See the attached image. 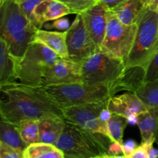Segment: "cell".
Listing matches in <instances>:
<instances>
[{
	"instance_id": "obj_1",
	"label": "cell",
	"mask_w": 158,
	"mask_h": 158,
	"mask_svg": "<svg viewBox=\"0 0 158 158\" xmlns=\"http://www.w3.org/2000/svg\"><path fill=\"white\" fill-rule=\"evenodd\" d=\"M0 88L6 97L0 102L1 120L18 125L22 121L40 120L49 116L63 118V110L52 103L36 88L15 82Z\"/></svg>"
},
{
	"instance_id": "obj_15",
	"label": "cell",
	"mask_w": 158,
	"mask_h": 158,
	"mask_svg": "<svg viewBox=\"0 0 158 158\" xmlns=\"http://www.w3.org/2000/svg\"><path fill=\"white\" fill-rule=\"evenodd\" d=\"M72 14L70 9L60 0H43L33 12L34 25L41 29L45 23Z\"/></svg>"
},
{
	"instance_id": "obj_35",
	"label": "cell",
	"mask_w": 158,
	"mask_h": 158,
	"mask_svg": "<svg viewBox=\"0 0 158 158\" xmlns=\"http://www.w3.org/2000/svg\"><path fill=\"white\" fill-rule=\"evenodd\" d=\"M146 145L147 148H148V155H149L150 158H158V150L157 149L154 148L153 145L154 144H148V143H143Z\"/></svg>"
},
{
	"instance_id": "obj_2",
	"label": "cell",
	"mask_w": 158,
	"mask_h": 158,
	"mask_svg": "<svg viewBox=\"0 0 158 158\" xmlns=\"http://www.w3.org/2000/svg\"><path fill=\"white\" fill-rule=\"evenodd\" d=\"M0 32L9 47L10 54L19 60L33 41L36 27L13 0H6L0 6Z\"/></svg>"
},
{
	"instance_id": "obj_12",
	"label": "cell",
	"mask_w": 158,
	"mask_h": 158,
	"mask_svg": "<svg viewBox=\"0 0 158 158\" xmlns=\"http://www.w3.org/2000/svg\"><path fill=\"white\" fill-rule=\"evenodd\" d=\"M80 14L90 37L97 46L101 49L107 26V9L98 3Z\"/></svg>"
},
{
	"instance_id": "obj_9",
	"label": "cell",
	"mask_w": 158,
	"mask_h": 158,
	"mask_svg": "<svg viewBox=\"0 0 158 158\" xmlns=\"http://www.w3.org/2000/svg\"><path fill=\"white\" fill-rule=\"evenodd\" d=\"M108 101L83 104L63 108V118L66 122L74 124L94 133H99L109 138L107 124L102 122L100 114L107 108Z\"/></svg>"
},
{
	"instance_id": "obj_13",
	"label": "cell",
	"mask_w": 158,
	"mask_h": 158,
	"mask_svg": "<svg viewBox=\"0 0 158 158\" xmlns=\"http://www.w3.org/2000/svg\"><path fill=\"white\" fill-rule=\"evenodd\" d=\"M146 70L147 68L140 65L125 67L121 75L110 87L112 96L120 91L137 92L146 83Z\"/></svg>"
},
{
	"instance_id": "obj_39",
	"label": "cell",
	"mask_w": 158,
	"mask_h": 158,
	"mask_svg": "<svg viewBox=\"0 0 158 158\" xmlns=\"http://www.w3.org/2000/svg\"><path fill=\"white\" fill-rule=\"evenodd\" d=\"M5 1H6V0H0V6H1V5L2 4V3L4 2ZM13 1L15 2H17V3H18V4H19V3L23 2L26 1V0H13Z\"/></svg>"
},
{
	"instance_id": "obj_4",
	"label": "cell",
	"mask_w": 158,
	"mask_h": 158,
	"mask_svg": "<svg viewBox=\"0 0 158 158\" xmlns=\"http://www.w3.org/2000/svg\"><path fill=\"white\" fill-rule=\"evenodd\" d=\"M137 24L135 40L125 67L140 65L147 68L158 50V12L145 7Z\"/></svg>"
},
{
	"instance_id": "obj_32",
	"label": "cell",
	"mask_w": 158,
	"mask_h": 158,
	"mask_svg": "<svg viewBox=\"0 0 158 158\" xmlns=\"http://www.w3.org/2000/svg\"><path fill=\"white\" fill-rule=\"evenodd\" d=\"M138 146L137 145L135 141L132 140V139H130V140L123 143V155H125L126 156H128Z\"/></svg>"
},
{
	"instance_id": "obj_3",
	"label": "cell",
	"mask_w": 158,
	"mask_h": 158,
	"mask_svg": "<svg viewBox=\"0 0 158 158\" xmlns=\"http://www.w3.org/2000/svg\"><path fill=\"white\" fill-rule=\"evenodd\" d=\"M111 143L107 136L66 122L54 145L64 153L65 158H97L108 153Z\"/></svg>"
},
{
	"instance_id": "obj_22",
	"label": "cell",
	"mask_w": 158,
	"mask_h": 158,
	"mask_svg": "<svg viewBox=\"0 0 158 158\" xmlns=\"http://www.w3.org/2000/svg\"><path fill=\"white\" fill-rule=\"evenodd\" d=\"M23 158H65L64 153L53 144L35 143L23 151Z\"/></svg>"
},
{
	"instance_id": "obj_20",
	"label": "cell",
	"mask_w": 158,
	"mask_h": 158,
	"mask_svg": "<svg viewBox=\"0 0 158 158\" xmlns=\"http://www.w3.org/2000/svg\"><path fill=\"white\" fill-rule=\"evenodd\" d=\"M144 8L142 0H126L110 10L123 24L132 25L137 23Z\"/></svg>"
},
{
	"instance_id": "obj_5",
	"label": "cell",
	"mask_w": 158,
	"mask_h": 158,
	"mask_svg": "<svg viewBox=\"0 0 158 158\" xmlns=\"http://www.w3.org/2000/svg\"><path fill=\"white\" fill-rule=\"evenodd\" d=\"M36 88L61 109L66 107L102 102L112 97L107 87L89 86L84 84L48 85L36 87Z\"/></svg>"
},
{
	"instance_id": "obj_23",
	"label": "cell",
	"mask_w": 158,
	"mask_h": 158,
	"mask_svg": "<svg viewBox=\"0 0 158 158\" xmlns=\"http://www.w3.org/2000/svg\"><path fill=\"white\" fill-rule=\"evenodd\" d=\"M127 124L128 121L127 118L112 113V116L107 122L109 139L112 142H117L123 144V132Z\"/></svg>"
},
{
	"instance_id": "obj_19",
	"label": "cell",
	"mask_w": 158,
	"mask_h": 158,
	"mask_svg": "<svg viewBox=\"0 0 158 158\" xmlns=\"http://www.w3.org/2000/svg\"><path fill=\"white\" fill-rule=\"evenodd\" d=\"M143 143L158 142V110L148 108L138 116L137 122Z\"/></svg>"
},
{
	"instance_id": "obj_18",
	"label": "cell",
	"mask_w": 158,
	"mask_h": 158,
	"mask_svg": "<svg viewBox=\"0 0 158 158\" xmlns=\"http://www.w3.org/2000/svg\"><path fill=\"white\" fill-rule=\"evenodd\" d=\"M67 31L56 32L44 29H38L33 41L43 43L53 50L62 59H69L67 46H66Z\"/></svg>"
},
{
	"instance_id": "obj_26",
	"label": "cell",
	"mask_w": 158,
	"mask_h": 158,
	"mask_svg": "<svg viewBox=\"0 0 158 158\" xmlns=\"http://www.w3.org/2000/svg\"><path fill=\"white\" fill-rule=\"evenodd\" d=\"M70 9L72 13L78 14L100 2V0H60Z\"/></svg>"
},
{
	"instance_id": "obj_37",
	"label": "cell",
	"mask_w": 158,
	"mask_h": 158,
	"mask_svg": "<svg viewBox=\"0 0 158 158\" xmlns=\"http://www.w3.org/2000/svg\"><path fill=\"white\" fill-rule=\"evenodd\" d=\"M128 121V123L131 124V125H135V124H137V122H138V116L137 115H131V116L127 118Z\"/></svg>"
},
{
	"instance_id": "obj_34",
	"label": "cell",
	"mask_w": 158,
	"mask_h": 158,
	"mask_svg": "<svg viewBox=\"0 0 158 158\" xmlns=\"http://www.w3.org/2000/svg\"><path fill=\"white\" fill-rule=\"evenodd\" d=\"M126 0H100V4L104 6L107 9H112L120 3L123 2Z\"/></svg>"
},
{
	"instance_id": "obj_21",
	"label": "cell",
	"mask_w": 158,
	"mask_h": 158,
	"mask_svg": "<svg viewBox=\"0 0 158 158\" xmlns=\"http://www.w3.org/2000/svg\"><path fill=\"white\" fill-rule=\"evenodd\" d=\"M0 142L23 152L28 147L22 139L17 125L2 120L0 122Z\"/></svg>"
},
{
	"instance_id": "obj_16",
	"label": "cell",
	"mask_w": 158,
	"mask_h": 158,
	"mask_svg": "<svg viewBox=\"0 0 158 158\" xmlns=\"http://www.w3.org/2000/svg\"><path fill=\"white\" fill-rule=\"evenodd\" d=\"M18 62L10 54L7 42L0 37V87L15 83Z\"/></svg>"
},
{
	"instance_id": "obj_24",
	"label": "cell",
	"mask_w": 158,
	"mask_h": 158,
	"mask_svg": "<svg viewBox=\"0 0 158 158\" xmlns=\"http://www.w3.org/2000/svg\"><path fill=\"white\" fill-rule=\"evenodd\" d=\"M135 94L147 108L158 110V82H146Z\"/></svg>"
},
{
	"instance_id": "obj_11",
	"label": "cell",
	"mask_w": 158,
	"mask_h": 158,
	"mask_svg": "<svg viewBox=\"0 0 158 158\" xmlns=\"http://www.w3.org/2000/svg\"><path fill=\"white\" fill-rule=\"evenodd\" d=\"M77 83L83 84L81 64L69 59H60L47 70L40 87Z\"/></svg>"
},
{
	"instance_id": "obj_38",
	"label": "cell",
	"mask_w": 158,
	"mask_h": 158,
	"mask_svg": "<svg viewBox=\"0 0 158 158\" xmlns=\"http://www.w3.org/2000/svg\"><path fill=\"white\" fill-rule=\"evenodd\" d=\"M148 7L158 12V0H151Z\"/></svg>"
},
{
	"instance_id": "obj_7",
	"label": "cell",
	"mask_w": 158,
	"mask_h": 158,
	"mask_svg": "<svg viewBox=\"0 0 158 158\" xmlns=\"http://www.w3.org/2000/svg\"><path fill=\"white\" fill-rule=\"evenodd\" d=\"M124 69L125 63L123 60L100 49L81 63L82 81L89 86H105L110 88Z\"/></svg>"
},
{
	"instance_id": "obj_14",
	"label": "cell",
	"mask_w": 158,
	"mask_h": 158,
	"mask_svg": "<svg viewBox=\"0 0 158 158\" xmlns=\"http://www.w3.org/2000/svg\"><path fill=\"white\" fill-rule=\"evenodd\" d=\"M107 108L112 113L125 118L129 117L131 115L139 116L140 113L148 110L134 93H125L120 95L112 96L108 101Z\"/></svg>"
},
{
	"instance_id": "obj_17",
	"label": "cell",
	"mask_w": 158,
	"mask_h": 158,
	"mask_svg": "<svg viewBox=\"0 0 158 158\" xmlns=\"http://www.w3.org/2000/svg\"><path fill=\"white\" fill-rule=\"evenodd\" d=\"M40 129V142L55 144L63 133L66 122L63 118L49 116L38 120Z\"/></svg>"
},
{
	"instance_id": "obj_33",
	"label": "cell",
	"mask_w": 158,
	"mask_h": 158,
	"mask_svg": "<svg viewBox=\"0 0 158 158\" xmlns=\"http://www.w3.org/2000/svg\"><path fill=\"white\" fill-rule=\"evenodd\" d=\"M108 153L113 155H122L123 153V144L117 142H112L109 147Z\"/></svg>"
},
{
	"instance_id": "obj_8",
	"label": "cell",
	"mask_w": 158,
	"mask_h": 158,
	"mask_svg": "<svg viewBox=\"0 0 158 158\" xmlns=\"http://www.w3.org/2000/svg\"><path fill=\"white\" fill-rule=\"evenodd\" d=\"M137 31V23L123 24L110 9H107V26L101 50L125 63L134 46Z\"/></svg>"
},
{
	"instance_id": "obj_25",
	"label": "cell",
	"mask_w": 158,
	"mask_h": 158,
	"mask_svg": "<svg viewBox=\"0 0 158 158\" xmlns=\"http://www.w3.org/2000/svg\"><path fill=\"white\" fill-rule=\"evenodd\" d=\"M22 139L28 146L40 142V129L38 120L27 119L17 125Z\"/></svg>"
},
{
	"instance_id": "obj_36",
	"label": "cell",
	"mask_w": 158,
	"mask_h": 158,
	"mask_svg": "<svg viewBox=\"0 0 158 158\" xmlns=\"http://www.w3.org/2000/svg\"><path fill=\"white\" fill-rule=\"evenodd\" d=\"M97 158H127V156H126L125 155H113L110 154V153H106V154L103 155V156H98Z\"/></svg>"
},
{
	"instance_id": "obj_27",
	"label": "cell",
	"mask_w": 158,
	"mask_h": 158,
	"mask_svg": "<svg viewBox=\"0 0 158 158\" xmlns=\"http://www.w3.org/2000/svg\"><path fill=\"white\" fill-rule=\"evenodd\" d=\"M146 82H158V50L147 67Z\"/></svg>"
},
{
	"instance_id": "obj_10",
	"label": "cell",
	"mask_w": 158,
	"mask_h": 158,
	"mask_svg": "<svg viewBox=\"0 0 158 158\" xmlns=\"http://www.w3.org/2000/svg\"><path fill=\"white\" fill-rule=\"evenodd\" d=\"M66 46L69 60L79 64L100 50L89 35L80 13L67 30Z\"/></svg>"
},
{
	"instance_id": "obj_31",
	"label": "cell",
	"mask_w": 158,
	"mask_h": 158,
	"mask_svg": "<svg viewBox=\"0 0 158 158\" xmlns=\"http://www.w3.org/2000/svg\"><path fill=\"white\" fill-rule=\"evenodd\" d=\"M127 158H150L146 145L143 143L140 144L127 156Z\"/></svg>"
},
{
	"instance_id": "obj_29",
	"label": "cell",
	"mask_w": 158,
	"mask_h": 158,
	"mask_svg": "<svg viewBox=\"0 0 158 158\" xmlns=\"http://www.w3.org/2000/svg\"><path fill=\"white\" fill-rule=\"evenodd\" d=\"M0 158H23V152L0 142Z\"/></svg>"
},
{
	"instance_id": "obj_30",
	"label": "cell",
	"mask_w": 158,
	"mask_h": 158,
	"mask_svg": "<svg viewBox=\"0 0 158 158\" xmlns=\"http://www.w3.org/2000/svg\"><path fill=\"white\" fill-rule=\"evenodd\" d=\"M49 28H54L56 29L60 30L61 32H64V31H67L69 29L70 26H69V20L66 17H61L57 20H53L50 25H48Z\"/></svg>"
},
{
	"instance_id": "obj_6",
	"label": "cell",
	"mask_w": 158,
	"mask_h": 158,
	"mask_svg": "<svg viewBox=\"0 0 158 158\" xmlns=\"http://www.w3.org/2000/svg\"><path fill=\"white\" fill-rule=\"evenodd\" d=\"M62 59L43 43L32 41L17 65V80L27 86L40 87L49 68Z\"/></svg>"
},
{
	"instance_id": "obj_28",
	"label": "cell",
	"mask_w": 158,
	"mask_h": 158,
	"mask_svg": "<svg viewBox=\"0 0 158 158\" xmlns=\"http://www.w3.org/2000/svg\"><path fill=\"white\" fill-rule=\"evenodd\" d=\"M43 0H26V1L23 2L19 3V6L21 8L22 10L23 11L26 16L34 24V16L33 12L35 10V7L41 2Z\"/></svg>"
}]
</instances>
